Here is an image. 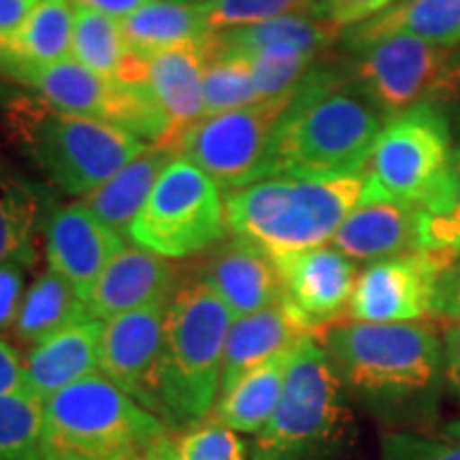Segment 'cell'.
I'll list each match as a JSON object with an SVG mask.
<instances>
[{
  "mask_svg": "<svg viewBox=\"0 0 460 460\" xmlns=\"http://www.w3.org/2000/svg\"><path fill=\"white\" fill-rule=\"evenodd\" d=\"M71 58L111 82L146 85V58L126 45L119 20L99 11L75 7Z\"/></svg>",
  "mask_w": 460,
  "mask_h": 460,
  "instance_id": "obj_26",
  "label": "cell"
},
{
  "mask_svg": "<svg viewBox=\"0 0 460 460\" xmlns=\"http://www.w3.org/2000/svg\"><path fill=\"white\" fill-rule=\"evenodd\" d=\"M39 199L24 181L0 169V264L32 261Z\"/></svg>",
  "mask_w": 460,
  "mask_h": 460,
  "instance_id": "obj_33",
  "label": "cell"
},
{
  "mask_svg": "<svg viewBox=\"0 0 460 460\" xmlns=\"http://www.w3.org/2000/svg\"><path fill=\"white\" fill-rule=\"evenodd\" d=\"M49 269L88 301L96 279L124 250V237L105 226L82 203L54 207L43 224Z\"/></svg>",
  "mask_w": 460,
  "mask_h": 460,
  "instance_id": "obj_16",
  "label": "cell"
},
{
  "mask_svg": "<svg viewBox=\"0 0 460 460\" xmlns=\"http://www.w3.org/2000/svg\"><path fill=\"white\" fill-rule=\"evenodd\" d=\"M73 7L99 11L102 15L113 17V20H122V17L130 15L141 4L149 3V0H71Z\"/></svg>",
  "mask_w": 460,
  "mask_h": 460,
  "instance_id": "obj_44",
  "label": "cell"
},
{
  "mask_svg": "<svg viewBox=\"0 0 460 460\" xmlns=\"http://www.w3.org/2000/svg\"><path fill=\"white\" fill-rule=\"evenodd\" d=\"M166 309L169 303L152 305L102 324L99 373L149 411H156V371Z\"/></svg>",
  "mask_w": 460,
  "mask_h": 460,
  "instance_id": "obj_14",
  "label": "cell"
},
{
  "mask_svg": "<svg viewBox=\"0 0 460 460\" xmlns=\"http://www.w3.org/2000/svg\"><path fill=\"white\" fill-rule=\"evenodd\" d=\"M386 122L382 111L352 84L343 65L320 60L281 115L267 180L358 175Z\"/></svg>",
  "mask_w": 460,
  "mask_h": 460,
  "instance_id": "obj_1",
  "label": "cell"
},
{
  "mask_svg": "<svg viewBox=\"0 0 460 460\" xmlns=\"http://www.w3.org/2000/svg\"><path fill=\"white\" fill-rule=\"evenodd\" d=\"M435 318L460 320V269L441 275L433 301Z\"/></svg>",
  "mask_w": 460,
  "mask_h": 460,
  "instance_id": "obj_41",
  "label": "cell"
},
{
  "mask_svg": "<svg viewBox=\"0 0 460 460\" xmlns=\"http://www.w3.org/2000/svg\"><path fill=\"white\" fill-rule=\"evenodd\" d=\"M24 390V362L17 349L0 337V396Z\"/></svg>",
  "mask_w": 460,
  "mask_h": 460,
  "instance_id": "obj_43",
  "label": "cell"
},
{
  "mask_svg": "<svg viewBox=\"0 0 460 460\" xmlns=\"http://www.w3.org/2000/svg\"><path fill=\"white\" fill-rule=\"evenodd\" d=\"M7 113L26 156L68 197H88L147 147L119 126L60 111L39 96L11 101Z\"/></svg>",
  "mask_w": 460,
  "mask_h": 460,
  "instance_id": "obj_6",
  "label": "cell"
},
{
  "mask_svg": "<svg viewBox=\"0 0 460 460\" xmlns=\"http://www.w3.org/2000/svg\"><path fill=\"white\" fill-rule=\"evenodd\" d=\"M456 264V254L416 250L369 262L356 279L348 318L354 322H418L433 315V301L441 275Z\"/></svg>",
  "mask_w": 460,
  "mask_h": 460,
  "instance_id": "obj_13",
  "label": "cell"
},
{
  "mask_svg": "<svg viewBox=\"0 0 460 460\" xmlns=\"http://www.w3.org/2000/svg\"><path fill=\"white\" fill-rule=\"evenodd\" d=\"M273 261L284 286V301L315 332L348 312L358 273L354 262L335 247L320 245Z\"/></svg>",
  "mask_w": 460,
  "mask_h": 460,
  "instance_id": "obj_15",
  "label": "cell"
},
{
  "mask_svg": "<svg viewBox=\"0 0 460 460\" xmlns=\"http://www.w3.org/2000/svg\"><path fill=\"white\" fill-rule=\"evenodd\" d=\"M24 267L22 262L0 264V331L13 329L24 298Z\"/></svg>",
  "mask_w": 460,
  "mask_h": 460,
  "instance_id": "obj_39",
  "label": "cell"
},
{
  "mask_svg": "<svg viewBox=\"0 0 460 460\" xmlns=\"http://www.w3.org/2000/svg\"><path fill=\"white\" fill-rule=\"evenodd\" d=\"M418 250H460V149L433 192L418 205Z\"/></svg>",
  "mask_w": 460,
  "mask_h": 460,
  "instance_id": "obj_32",
  "label": "cell"
},
{
  "mask_svg": "<svg viewBox=\"0 0 460 460\" xmlns=\"http://www.w3.org/2000/svg\"><path fill=\"white\" fill-rule=\"evenodd\" d=\"M261 102L254 85L250 56L241 49L216 45L211 32V51L203 73L205 118L256 105Z\"/></svg>",
  "mask_w": 460,
  "mask_h": 460,
  "instance_id": "obj_31",
  "label": "cell"
},
{
  "mask_svg": "<svg viewBox=\"0 0 460 460\" xmlns=\"http://www.w3.org/2000/svg\"><path fill=\"white\" fill-rule=\"evenodd\" d=\"M343 388L388 418L433 416L444 379V337L429 322H341L322 331Z\"/></svg>",
  "mask_w": 460,
  "mask_h": 460,
  "instance_id": "obj_2",
  "label": "cell"
},
{
  "mask_svg": "<svg viewBox=\"0 0 460 460\" xmlns=\"http://www.w3.org/2000/svg\"><path fill=\"white\" fill-rule=\"evenodd\" d=\"M0 460H45L43 401L28 390L0 396Z\"/></svg>",
  "mask_w": 460,
  "mask_h": 460,
  "instance_id": "obj_34",
  "label": "cell"
},
{
  "mask_svg": "<svg viewBox=\"0 0 460 460\" xmlns=\"http://www.w3.org/2000/svg\"><path fill=\"white\" fill-rule=\"evenodd\" d=\"M102 324L94 318L75 322L32 345L24 362V390L45 401L99 373Z\"/></svg>",
  "mask_w": 460,
  "mask_h": 460,
  "instance_id": "obj_22",
  "label": "cell"
},
{
  "mask_svg": "<svg viewBox=\"0 0 460 460\" xmlns=\"http://www.w3.org/2000/svg\"><path fill=\"white\" fill-rule=\"evenodd\" d=\"M444 329V379L446 386L460 401V320H447Z\"/></svg>",
  "mask_w": 460,
  "mask_h": 460,
  "instance_id": "obj_42",
  "label": "cell"
},
{
  "mask_svg": "<svg viewBox=\"0 0 460 460\" xmlns=\"http://www.w3.org/2000/svg\"><path fill=\"white\" fill-rule=\"evenodd\" d=\"M324 348L307 337L292 352L278 410L256 435L250 460H337L352 413Z\"/></svg>",
  "mask_w": 460,
  "mask_h": 460,
  "instance_id": "obj_7",
  "label": "cell"
},
{
  "mask_svg": "<svg viewBox=\"0 0 460 460\" xmlns=\"http://www.w3.org/2000/svg\"><path fill=\"white\" fill-rule=\"evenodd\" d=\"M166 446H169V444H166ZM166 446L163 447V450H158L156 454H152V456H132V458H119V460H163Z\"/></svg>",
  "mask_w": 460,
  "mask_h": 460,
  "instance_id": "obj_47",
  "label": "cell"
},
{
  "mask_svg": "<svg viewBox=\"0 0 460 460\" xmlns=\"http://www.w3.org/2000/svg\"><path fill=\"white\" fill-rule=\"evenodd\" d=\"M295 92L237 111L203 118L183 137L177 156L197 164L217 188L228 192L267 180L275 130Z\"/></svg>",
  "mask_w": 460,
  "mask_h": 460,
  "instance_id": "obj_11",
  "label": "cell"
},
{
  "mask_svg": "<svg viewBox=\"0 0 460 460\" xmlns=\"http://www.w3.org/2000/svg\"><path fill=\"white\" fill-rule=\"evenodd\" d=\"M292 352H284L247 371L222 394L214 422L237 435H258L278 410Z\"/></svg>",
  "mask_w": 460,
  "mask_h": 460,
  "instance_id": "obj_27",
  "label": "cell"
},
{
  "mask_svg": "<svg viewBox=\"0 0 460 460\" xmlns=\"http://www.w3.org/2000/svg\"><path fill=\"white\" fill-rule=\"evenodd\" d=\"M331 243L352 262H377L416 252L418 205L393 199L360 200Z\"/></svg>",
  "mask_w": 460,
  "mask_h": 460,
  "instance_id": "obj_20",
  "label": "cell"
},
{
  "mask_svg": "<svg viewBox=\"0 0 460 460\" xmlns=\"http://www.w3.org/2000/svg\"><path fill=\"white\" fill-rule=\"evenodd\" d=\"M396 34L456 48L460 45V0H396L371 20L345 28L339 41L345 49H352Z\"/></svg>",
  "mask_w": 460,
  "mask_h": 460,
  "instance_id": "obj_24",
  "label": "cell"
},
{
  "mask_svg": "<svg viewBox=\"0 0 460 460\" xmlns=\"http://www.w3.org/2000/svg\"><path fill=\"white\" fill-rule=\"evenodd\" d=\"M119 28L126 45L141 58L211 34L203 7L188 0H149L122 17Z\"/></svg>",
  "mask_w": 460,
  "mask_h": 460,
  "instance_id": "obj_28",
  "label": "cell"
},
{
  "mask_svg": "<svg viewBox=\"0 0 460 460\" xmlns=\"http://www.w3.org/2000/svg\"><path fill=\"white\" fill-rule=\"evenodd\" d=\"M188 3H194V4H207V3H214V0H188Z\"/></svg>",
  "mask_w": 460,
  "mask_h": 460,
  "instance_id": "obj_48",
  "label": "cell"
},
{
  "mask_svg": "<svg viewBox=\"0 0 460 460\" xmlns=\"http://www.w3.org/2000/svg\"><path fill=\"white\" fill-rule=\"evenodd\" d=\"M452 269H460V250L456 252V264H454Z\"/></svg>",
  "mask_w": 460,
  "mask_h": 460,
  "instance_id": "obj_49",
  "label": "cell"
},
{
  "mask_svg": "<svg viewBox=\"0 0 460 460\" xmlns=\"http://www.w3.org/2000/svg\"><path fill=\"white\" fill-rule=\"evenodd\" d=\"M348 77L386 119L420 105L450 111L460 96V45L444 48L396 34L345 49Z\"/></svg>",
  "mask_w": 460,
  "mask_h": 460,
  "instance_id": "obj_8",
  "label": "cell"
},
{
  "mask_svg": "<svg viewBox=\"0 0 460 460\" xmlns=\"http://www.w3.org/2000/svg\"><path fill=\"white\" fill-rule=\"evenodd\" d=\"M211 51V34L146 58V88L166 119L160 146L177 156V147L192 126L205 118L203 73Z\"/></svg>",
  "mask_w": 460,
  "mask_h": 460,
  "instance_id": "obj_17",
  "label": "cell"
},
{
  "mask_svg": "<svg viewBox=\"0 0 460 460\" xmlns=\"http://www.w3.org/2000/svg\"><path fill=\"white\" fill-rule=\"evenodd\" d=\"M233 320L205 281L177 288L172 295L156 371V411L171 427H194L214 410Z\"/></svg>",
  "mask_w": 460,
  "mask_h": 460,
  "instance_id": "obj_4",
  "label": "cell"
},
{
  "mask_svg": "<svg viewBox=\"0 0 460 460\" xmlns=\"http://www.w3.org/2000/svg\"><path fill=\"white\" fill-rule=\"evenodd\" d=\"M205 281L226 305L234 320L262 312L284 298V286L275 261L262 247L233 237L224 241L203 264Z\"/></svg>",
  "mask_w": 460,
  "mask_h": 460,
  "instance_id": "obj_18",
  "label": "cell"
},
{
  "mask_svg": "<svg viewBox=\"0 0 460 460\" xmlns=\"http://www.w3.org/2000/svg\"><path fill=\"white\" fill-rule=\"evenodd\" d=\"M450 115V124H452V137H454V149H460V96L458 101L454 102V107L447 111Z\"/></svg>",
  "mask_w": 460,
  "mask_h": 460,
  "instance_id": "obj_46",
  "label": "cell"
},
{
  "mask_svg": "<svg viewBox=\"0 0 460 460\" xmlns=\"http://www.w3.org/2000/svg\"><path fill=\"white\" fill-rule=\"evenodd\" d=\"M314 335L315 331L312 326L284 298L262 312L233 320L224 345L220 393L224 394L233 388L254 367L290 352Z\"/></svg>",
  "mask_w": 460,
  "mask_h": 460,
  "instance_id": "obj_21",
  "label": "cell"
},
{
  "mask_svg": "<svg viewBox=\"0 0 460 460\" xmlns=\"http://www.w3.org/2000/svg\"><path fill=\"white\" fill-rule=\"evenodd\" d=\"M175 281V267L166 258L126 245L96 279L85 305L92 318L107 322L137 309L171 303L177 292Z\"/></svg>",
  "mask_w": 460,
  "mask_h": 460,
  "instance_id": "obj_19",
  "label": "cell"
},
{
  "mask_svg": "<svg viewBox=\"0 0 460 460\" xmlns=\"http://www.w3.org/2000/svg\"><path fill=\"white\" fill-rule=\"evenodd\" d=\"M341 28H337L324 15H284L256 26L214 32V39L216 45H220V48L241 51L288 45V48H298L324 56L341 39Z\"/></svg>",
  "mask_w": 460,
  "mask_h": 460,
  "instance_id": "obj_30",
  "label": "cell"
},
{
  "mask_svg": "<svg viewBox=\"0 0 460 460\" xmlns=\"http://www.w3.org/2000/svg\"><path fill=\"white\" fill-rule=\"evenodd\" d=\"M163 460H247V454L237 433L211 422L166 446Z\"/></svg>",
  "mask_w": 460,
  "mask_h": 460,
  "instance_id": "obj_37",
  "label": "cell"
},
{
  "mask_svg": "<svg viewBox=\"0 0 460 460\" xmlns=\"http://www.w3.org/2000/svg\"><path fill=\"white\" fill-rule=\"evenodd\" d=\"M209 32L256 26L284 15H324V0H214L200 4Z\"/></svg>",
  "mask_w": 460,
  "mask_h": 460,
  "instance_id": "obj_36",
  "label": "cell"
},
{
  "mask_svg": "<svg viewBox=\"0 0 460 460\" xmlns=\"http://www.w3.org/2000/svg\"><path fill=\"white\" fill-rule=\"evenodd\" d=\"M245 54L250 56L254 85L261 101L292 94L303 79L312 73V68L324 58L312 54V51L288 48V45H273V48L245 51Z\"/></svg>",
  "mask_w": 460,
  "mask_h": 460,
  "instance_id": "obj_35",
  "label": "cell"
},
{
  "mask_svg": "<svg viewBox=\"0 0 460 460\" xmlns=\"http://www.w3.org/2000/svg\"><path fill=\"white\" fill-rule=\"evenodd\" d=\"M382 460H460V429L454 437L396 433L384 444Z\"/></svg>",
  "mask_w": 460,
  "mask_h": 460,
  "instance_id": "obj_38",
  "label": "cell"
},
{
  "mask_svg": "<svg viewBox=\"0 0 460 460\" xmlns=\"http://www.w3.org/2000/svg\"><path fill=\"white\" fill-rule=\"evenodd\" d=\"M226 209L217 183L190 160L175 156L130 226L143 250L175 261L209 250L226 239Z\"/></svg>",
  "mask_w": 460,
  "mask_h": 460,
  "instance_id": "obj_9",
  "label": "cell"
},
{
  "mask_svg": "<svg viewBox=\"0 0 460 460\" xmlns=\"http://www.w3.org/2000/svg\"><path fill=\"white\" fill-rule=\"evenodd\" d=\"M75 7L71 0H41L13 32L0 37V77L54 65L71 56Z\"/></svg>",
  "mask_w": 460,
  "mask_h": 460,
  "instance_id": "obj_23",
  "label": "cell"
},
{
  "mask_svg": "<svg viewBox=\"0 0 460 460\" xmlns=\"http://www.w3.org/2000/svg\"><path fill=\"white\" fill-rule=\"evenodd\" d=\"M365 172L329 180L271 177L228 192V230L271 258L326 245L360 203Z\"/></svg>",
  "mask_w": 460,
  "mask_h": 460,
  "instance_id": "obj_3",
  "label": "cell"
},
{
  "mask_svg": "<svg viewBox=\"0 0 460 460\" xmlns=\"http://www.w3.org/2000/svg\"><path fill=\"white\" fill-rule=\"evenodd\" d=\"M175 158L169 149L160 146H147L137 158L122 166L111 180L84 197L82 203L99 220L118 233L119 237L130 239V226L146 205L160 172Z\"/></svg>",
  "mask_w": 460,
  "mask_h": 460,
  "instance_id": "obj_25",
  "label": "cell"
},
{
  "mask_svg": "<svg viewBox=\"0 0 460 460\" xmlns=\"http://www.w3.org/2000/svg\"><path fill=\"white\" fill-rule=\"evenodd\" d=\"M11 82L32 88L54 109L115 124L143 141L160 143L166 135L164 115L146 85L111 82L88 71L71 56L48 66L24 68Z\"/></svg>",
  "mask_w": 460,
  "mask_h": 460,
  "instance_id": "obj_12",
  "label": "cell"
},
{
  "mask_svg": "<svg viewBox=\"0 0 460 460\" xmlns=\"http://www.w3.org/2000/svg\"><path fill=\"white\" fill-rule=\"evenodd\" d=\"M454 156L450 115L420 105L388 119L365 166L360 200L393 199L422 205Z\"/></svg>",
  "mask_w": 460,
  "mask_h": 460,
  "instance_id": "obj_10",
  "label": "cell"
},
{
  "mask_svg": "<svg viewBox=\"0 0 460 460\" xmlns=\"http://www.w3.org/2000/svg\"><path fill=\"white\" fill-rule=\"evenodd\" d=\"M41 0H0V37L13 32Z\"/></svg>",
  "mask_w": 460,
  "mask_h": 460,
  "instance_id": "obj_45",
  "label": "cell"
},
{
  "mask_svg": "<svg viewBox=\"0 0 460 460\" xmlns=\"http://www.w3.org/2000/svg\"><path fill=\"white\" fill-rule=\"evenodd\" d=\"M396 0H324L326 17L337 28H352L386 11Z\"/></svg>",
  "mask_w": 460,
  "mask_h": 460,
  "instance_id": "obj_40",
  "label": "cell"
},
{
  "mask_svg": "<svg viewBox=\"0 0 460 460\" xmlns=\"http://www.w3.org/2000/svg\"><path fill=\"white\" fill-rule=\"evenodd\" d=\"M166 446V424L113 382L94 373L43 401L45 460L152 456Z\"/></svg>",
  "mask_w": 460,
  "mask_h": 460,
  "instance_id": "obj_5",
  "label": "cell"
},
{
  "mask_svg": "<svg viewBox=\"0 0 460 460\" xmlns=\"http://www.w3.org/2000/svg\"><path fill=\"white\" fill-rule=\"evenodd\" d=\"M92 318L88 305L68 281L48 269L24 292L13 322V335L22 343L37 345L66 326Z\"/></svg>",
  "mask_w": 460,
  "mask_h": 460,
  "instance_id": "obj_29",
  "label": "cell"
}]
</instances>
